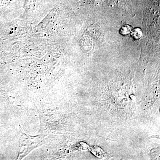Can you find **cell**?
<instances>
[{
	"mask_svg": "<svg viewBox=\"0 0 160 160\" xmlns=\"http://www.w3.org/2000/svg\"><path fill=\"white\" fill-rule=\"evenodd\" d=\"M132 28L129 25H126L122 27L120 29V32L123 35H127L131 32Z\"/></svg>",
	"mask_w": 160,
	"mask_h": 160,
	"instance_id": "obj_4",
	"label": "cell"
},
{
	"mask_svg": "<svg viewBox=\"0 0 160 160\" xmlns=\"http://www.w3.org/2000/svg\"><path fill=\"white\" fill-rule=\"evenodd\" d=\"M23 134L24 136L20 145L18 154V158H21L25 157L30 152L45 143L44 136L31 137L25 133H23Z\"/></svg>",
	"mask_w": 160,
	"mask_h": 160,
	"instance_id": "obj_1",
	"label": "cell"
},
{
	"mask_svg": "<svg viewBox=\"0 0 160 160\" xmlns=\"http://www.w3.org/2000/svg\"><path fill=\"white\" fill-rule=\"evenodd\" d=\"M131 33L132 38L136 40L140 39L143 35L142 31L140 28H135L132 30Z\"/></svg>",
	"mask_w": 160,
	"mask_h": 160,
	"instance_id": "obj_2",
	"label": "cell"
},
{
	"mask_svg": "<svg viewBox=\"0 0 160 160\" xmlns=\"http://www.w3.org/2000/svg\"><path fill=\"white\" fill-rule=\"evenodd\" d=\"M35 5V0H26L25 9L26 12H28L33 9Z\"/></svg>",
	"mask_w": 160,
	"mask_h": 160,
	"instance_id": "obj_3",
	"label": "cell"
}]
</instances>
